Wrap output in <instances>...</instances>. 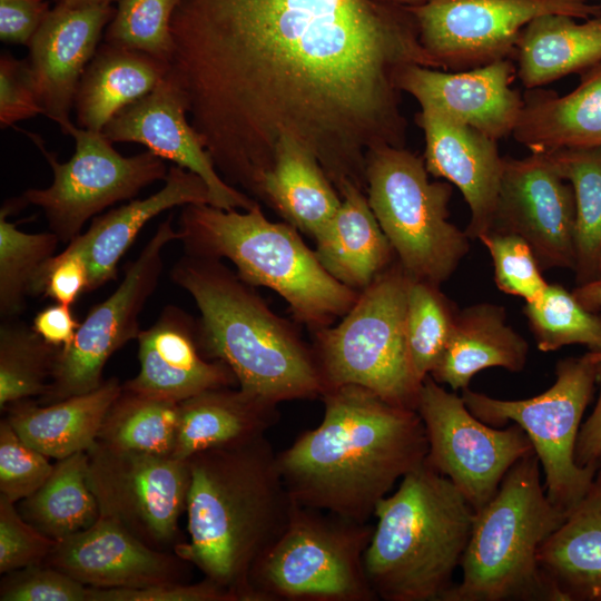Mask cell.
I'll use <instances>...</instances> for the list:
<instances>
[{
    "label": "cell",
    "instance_id": "12",
    "mask_svg": "<svg viewBox=\"0 0 601 601\" xmlns=\"http://www.w3.org/2000/svg\"><path fill=\"white\" fill-rule=\"evenodd\" d=\"M66 135L75 140V152L66 162L45 148L42 140L28 134L53 173L47 188H30L17 197L21 206L42 209L49 230L68 244L81 234L83 225L107 207L134 198L141 189L165 180L169 168L149 150L124 156L102 131L71 124Z\"/></svg>",
    "mask_w": 601,
    "mask_h": 601
},
{
    "label": "cell",
    "instance_id": "30",
    "mask_svg": "<svg viewBox=\"0 0 601 601\" xmlns=\"http://www.w3.org/2000/svg\"><path fill=\"white\" fill-rule=\"evenodd\" d=\"M169 68V62L148 53L99 45L75 96L78 126L102 131L119 111L151 92Z\"/></svg>",
    "mask_w": 601,
    "mask_h": 601
},
{
    "label": "cell",
    "instance_id": "5",
    "mask_svg": "<svg viewBox=\"0 0 601 601\" xmlns=\"http://www.w3.org/2000/svg\"><path fill=\"white\" fill-rule=\"evenodd\" d=\"M364 555L378 600L441 601L466 549L475 511L450 479L425 461L375 509Z\"/></svg>",
    "mask_w": 601,
    "mask_h": 601
},
{
    "label": "cell",
    "instance_id": "42",
    "mask_svg": "<svg viewBox=\"0 0 601 601\" xmlns=\"http://www.w3.org/2000/svg\"><path fill=\"white\" fill-rule=\"evenodd\" d=\"M479 239L492 257L494 282L501 292L522 297L525 303H534L543 296L549 283L522 237L490 230Z\"/></svg>",
    "mask_w": 601,
    "mask_h": 601
},
{
    "label": "cell",
    "instance_id": "27",
    "mask_svg": "<svg viewBox=\"0 0 601 601\" xmlns=\"http://www.w3.org/2000/svg\"><path fill=\"white\" fill-rule=\"evenodd\" d=\"M528 353L526 339L506 324L505 308L480 303L459 309L449 342L430 375L454 392L463 391L475 374L489 367L521 372Z\"/></svg>",
    "mask_w": 601,
    "mask_h": 601
},
{
    "label": "cell",
    "instance_id": "15",
    "mask_svg": "<svg viewBox=\"0 0 601 601\" xmlns=\"http://www.w3.org/2000/svg\"><path fill=\"white\" fill-rule=\"evenodd\" d=\"M416 412L428 442L425 462L452 481L475 513L494 497L508 471L534 451L521 426L480 421L462 396L445 391L431 375L422 383Z\"/></svg>",
    "mask_w": 601,
    "mask_h": 601
},
{
    "label": "cell",
    "instance_id": "21",
    "mask_svg": "<svg viewBox=\"0 0 601 601\" xmlns=\"http://www.w3.org/2000/svg\"><path fill=\"white\" fill-rule=\"evenodd\" d=\"M115 9L111 4L71 8L57 1L27 46L43 115L63 134L72 124L70 112L80 79Z\"/></svg>",
    "mask_w": 601,
    "mask_h": 601
},
{
    "label": "cell",
    "instance_id": "20",
    "mask_svg": "<svg viewBox=\"0 0 601 601\" xmlns=\"http://www.w3.org/2000/svg\"><path fill=\"white\" fill-rule=\"evenodd\" d=\"M515 75L511 59L452 72L408 65L400 71L397 85L421 108L434 109L499 141L512 135L522 110L523 98L511 87Z\"/></svg>",
    "mask_w": 601,
    "mask_h": 601
},
{
    "label": "cell",
    "instance_id": "44",
    "mask_svg": "<svg viewBox=\"0 0 601 601\" xmlns=\"http://www.w3.org/2000/svg\"><path fill=\"white\" fill-rule=\"evenodd\" d=\"M0 601H88V587L41 563L4 573Z\"/></svg>",
    "mask_w": 601,
    "mask_h": 601
},
{
    "label": "cell",
    "instance_id": "4",
    "mask_svg": "<svg viewBox=\"0 0 601 601\" xmlns=\"http://www.w3.org/2000/svg\"><path fill=\"white\" fill-rule=\"evenodd\" d=\"M169 276L198 307L200 353L225 363L242 392L275 405L322 396L313 347L221 259L184 253Z\"/></svg>",
    "mask_w": 601,
    "mask_h": 601
},
{
    "label": "cell",
    "instance_id": "11",
    "mask_svg": "<svg viewBox=\"0 0 601 601\" xmlns=\"http://www.w3.org/2000/svg\"><path fill=\"white\" fill-rule=\"evenodd\" d=\"M595 385V364L584 354L560 359L554 384L536 396L501 400L465 388L462 398L475 417L491 426L504 427L513 421L522 427L539 459L548 499L568 515L600 467H581L574 460L581 421Z\"/></svg>",
    "mask_w": 601,
    "mask_h": 601
},
{
    "label": "cell",
    "instance_id": "56",
    "mask_svg": "<svg viewBox=\"0 0 601 601\" xmlns=\"http://www.w3.org/2000/svg\"><path fill=\"white\" fill-rule=\"evenodd\" d=\"M600 466H601V460H600Z\"/></svg>",
    "mask_w": 601,
    "mask_h": 601
},
{
    "label": "cell",
    "instance_id": "36",
    "mask_svg": "<svg viewBox=\"0 0 601 601\" xmlns=\"http://www.w3.org/2000/svg\"><path fill=\"white\" fill-rule=\"evenodd\" d=\"M179 403L122 388L104 418L98 440L124 450L173 456Z\"/></svg>",
    "mask_w": 601,
    "mask_h": 601
},
{
    "label": "cell",
    "instance_id": "52",
    "mask_svg": "<svg viewBox=\"0 0 601 601\" xmlns=\"http://www.w3.org/2000/svg\"><path fill=\"white\" fill-rule=\"evenodd\" d=\"M572 294L578 302L587 309L600 312L601 309V277L598 279L577 286Z\"/></svg>",
    "mask_w": 601,
    "mask_h": 601
},
{
    "label": "cell",
    "instance_id": "51",
    "mask_svg": "<svg viewBox=\"0 0 601 601\" xmlns=\"http://www.w3.org/2000/svg\"><path fill=\"white\" fill-rule=\"evenodd\" d=\"M594 364L599 394L593 411L580 426L574 450L575 463L581 467L600 466L601 460V362Z\"/></svg>",
    "mask_w": 601,
    "mask_h": 601
},
{
    "label": "cell",
    "instance_id": "48",
    "mask_svg": "<svg viewBox=\"0 0 601 601\" xmlns=\"http://www.w3.org/2000/svg\"><path fill=\"white\" fill-rule=\"evenodd\" d=\"M88 601H239L230 590L204 578L197 583L169 582L142 588L88 587Z\"/></svg>",
    "mask_w": 601,
    "mask_h": 601
},
{
    "label": "cell",
    "instance_id": "38",
    "mask_svg": "<svg viewBox=\"0 0 601 601\" xmlns=\"http://www.w3.org/2000/svg\"><path fill=\"white\" fill-rule=\"evenodd\" d=\"M523 314L540 351L582 345L601 353V313L583 307L562 285L549 283L539 300L525 303Z\"/></svg>",
    "mask_w": 601,
    "mask_h": 601
},
{
    "label": "cell",
    "instance_id": "34",
    "mask_svg": "<svg viewBox=\"0 0 601 601\" xmlns=\"http://www.w3.org/2000/svg\"><path fill=\"white\" fill-rule=\"evenodd\" d=\"M87 452L57 460L45 483L19 501L22 518L56 542L90 528L98 502L87 483Z\"/></svg>",
    "mask_w": 601,
    "mask_h": 601
},
{
    "label": "cell",
    "instance_id": "13",
    "mask_svg": "<svg viewBox=\"0 0 601 601\" xmlns=\"http://www.w3.org/2000/svg\"><path fill=\"white\" fill-rule=\"evenodd\" d=\"M87 455V483L100 515L120 523L149 546L174 552L181 543L178 521L187 508V461L99 440Z\"/></svg>",
    "mask_w": 601,
    "mask_h": 601
},
{
    "label": "cell",
    "instance_id": "10",
    "mask_svg": "<svg viewBox=\"0 0 601 601\" xmlns=\"http://www.w3.org/2000/svg\"><path fill=\"white\" fill-rule=\"evenodd\" d=\"M366 191L372 211L410 277L441 285L469 253V236L449 221L452 186L430 181L424 159L403 147L368 154Z\"/></svg>",
    "mask_w": 601,
    "mask_h": 601
},
{
    "label": "cell",
    "instance_id": "22",
    "mask_svg": "<svg viewBox=\"0 0 601 601\" xmlns=\"http://www.w3.org/2000/svg\"><path fill=\"white\" fill-rule=\"evenodd\" d=\"M416 122L425 138L424 162L434 177L456 186L470 209V239L492 227L503 168L497 141L431 108H421Z\"/></svg>",
    "mask_w": 601,
    "mask_h": 601
},
{
    "label": "cell",
    "instance_id": "40",
    "mask_svg": "<svg viewBox=\"0 0 601 601\" xmlns=\"http://www.w3.org/2000/svg\"><path fill=\"white\" fill-rule=\"evenodd\" d=\"M459 309L439 285L413 279L407 289L406 339L420 381L431 374L444 351Z\"/></svg>",
    "mask_w": 601,
    "mask_h": 601
},
{
    "label": "cell",
    "instance_id": "19",
    "mask_svg": "<svg viewBox=\"0 0 601 601\" xmlns=\"http://www.w3.org/2000/svg\"><path fill=\"white\" fill-rule=\"evenodd\" d=\"M43 563L93 588L186 582L190 564L175 552L149 546L102 515L90 528L58 541Z\"/></svg>",
    "mask_w": 601,
    "mask_h": 601
},
{
    "label": "cell",
    "instance_id": "6",
    "mask_svg": "<svg viewBox=\"0 0 601 601\" xmlns=\"http://www.w3.org/2000/svg\"><path fill=\"white\" fill-rule=\"evenodd\" d=\"M177 231L185 254L228 259L244 282L276 292L313 331L344 316L358 297L322 266L294 226L270 221L258 204L243 213L185 205Z\"/></svg>",
    "mask_w": 601,
    "mask_h": 601
},
{
    "label": "cell",
    "instance_id": "29",
    "mask_svg": "<svg viewBox=\"0 0 601 601\" xmlns=\"http://www.w3.org/2000/svg\"><path fill=\"white\" fill-rule=\"evenodd\" d=\"M121 391L122 384L111 377L91 392L56 403L42 405L31 398L11 403L4 408V417L29 445L61 460L91 447Z\"/></svg>",
    "mask_w": 601,
    "mask_h": 601
},
{
    "label": "cell",
    "instance_id": "18",
    "mask_svg": "<svg viewBox=\"0 0 601 601\" xmlns=\"http://www.w3.org/2000/svg\"><path fill=\"white\" fill-rule=\"evenodd\" d=\"M102 132L112 144L144 145L164 160L198 175L208 188L209 205L214 207L247 210L257 204L217 171L200 135L188 119L186 97L170 70L151 92L119 111Z\"/></svg>",
    "mask_w": 601,
    "mask_h": 601
},
{
    "label": "cell",
    "instance_id": "41",
    "mask_svg": "<svg viewBox=\"0 0 601 601\" xmlns=\"http://www.w3.org/2000/svg\"><path fill=\"white\" fill-rule=\"evenodd\" d=\"M179 0H118L104 42L148 53L170 63L171 19Z\"/></svg>",
    "mask_w": 601,
    "mask_h": 601
},
{
    "label": "cell",
    "instance_id": "33",
    "mask_svg": "<svg viewBox=\"0 0 601 601\" xmlns=\"http://www.w3.org/2000/svg\"><path fill=\"white\" fill-rule=\"evenodd\" d=\"M258 197L269 203L288 224L312 237L342 203L314 155L288 136L276 146L274 165L260 181Z\"/></svg>",
    "mask_w": 601,
    "mask_h": 601
},
{
    "label": "cell",
    "instance_id": "39",
    "mask_svg": "<svg viewBox=\"0 0 601 601\" xmlns=\"http://www.w3.org/2000/svg\"><path fill=\"white\" fill-rule=\"evenodd\" d=\"M9 210H0V316L18 318L27 307L30 285L39 268L60 243L52 231L28 234L8 221Z\"/></svg>",
    "mask_w": 601,
    "mask_h": 601
},
{
    "label": "cell",
    "instance_id": "49",
    "mask_svg": "<svg viewBox=\"0 0 601 601\" xmlns=\"http://www.w3.org/2000/svg\"><path fill=\"white\" fill-rule=\"evenodd\" d=\"M50 11L46 0H0V39L28 46Z\"/></svg>",
    "mask_w": 601,
    "mask_h": 601
},
{
    "label": "cell",
    "instance_id": "57",
    "mask_svg": "<svg viewBox=\"0 0 601 601\" xmlns=\"http://www.w3.org/2000/svg\"><path fill=\"white\" fill-rule=\"evenodd\" d=\"M601 1V0H600Z\"/></svg>",
    "mask_w": 601,
    "mask_h": 601
},
{
    "label": "cell",
    "instance_id": "32",
    "mask_svg": "<svg viewBox=\"0 0 601 601\" xmlns=\"http://www.w3.org/2000/svg\"><path fill=\"white\" fill-rule=\"evenodd\" d=\"M566 14H543L521 31L514 56L516 76L538 89L601 61V16L579 22Z\"/></svg>",
    "mask_w": 601,
    "mask_h": 601
},
{
    "label": "cell",
    "instance_id": "45",
    "mask_svg": "<svg viewBox=\"0 0 601 601\" xmlns=\"http://www.w3.org/2000/svg\"><path fill=\"white\" fill-rule=\"evenodd\" d=\"M56 541L27 522L16 503L0 495V573L46 561Z\"/></svg>",
    "mask_w": 601,
    "mask_h": 601
},
{
    "label": "cell",
    "instance_id": "8",
    "mask_svg": "<svg viewBox=\"0 0 601 601\" xmlns=\"http://www.w3.org/2000/svg\"><path fill=\"white\" fill-rule=\"evenodd\" d=\"M410 280L395 259L359 292L336 326L314 331L313 351L325 390L357 385L416 411L423 382L414 372L406 339Z\"/></svg>",
    "mask_w": 601,
    "mask_h": 601
},
{
    "label": "cell",
    "instance_id": "53",
    "mask_svg": "<svg viewBox=\"0 0 601 601\" xmlns=\"http://www.w3.org/2000/svg\"><path fill=\"white\" fill-rule=\"evenodd\" d=\"M117 1L118 0H58V2H61L71 8H80V7H89V6H110Z\"/></svg>",
    "mask_w": 601,
    "mask_h": 601
},
{
    "label": "cell",
    "instance_id": "43",
    "mask_svg": "<svg viewBox=\"0 0 601 601\" xmlns=\"http://www.w3.org/2000/svg\"><path fill=\"white\" fill-rule=\"evenodd\" d=\"M24 442L6 417L0 421V495L13 503L36 492L55 464Z\"/></svg>",
    "mask_w": 601,
    "mask_h": 601
},
{
    "label": "cell",
    "instance_id": "14",
    "mask_svg": "<svg viewBox=\"0 0 601 601\" xmlns=\"http://www.w3.org/2000/svg\"><path fill=\"white\" fill-rule=\"evenodd\" d=\"M436 68L467 70L511 59L522 29L543 14L601 16L589 0H420L407 4Z\"/></svg>",
    "mask_w": 601,
    "mask_h": 601
},
{
    "label": "cell",
    "instance_id": "31",
    "mask_svg": "<svg viewBox=\"0 0 601 601\" xmlns=\"http://www.w3.org/2000/svg\"><path fill=\"white\" fill-rule=\"evenodd\" d=\"M279 420L277 405L230 386L204 391L179 403V424L173 456L230 446L259 436Z\"/></svg>",
    "mask_w": 601,
    "mask_h": 601
},
{
    "label": "cell",
    "instance_id": "7",
    "mask_svg": "<svg viewBox=\"0 0 601 601\" xmlns=\"http://www.w3.org/2000/svg\"><path fill=\"white\" fill-rule=\"evenodd\" d=\"M540 469L534 451L519 460L475 513L460 564L462 580L441 601H561L538 552L566 513L548 499Z\"/></svg>",
    "mask_w": 601,
    "mask_h": 601
},
{
    "label": "cell",
    "instance_id": "2",
    "mask_svg": "<svg viewBox=\"0 0 601 601\" xmlns=\"http://www.w3.org/2000/svg\"><path fill=\"white\" fill-rule=\"evenodd\" d=\"M318 426L277 453L294 501L366 523L396 481L422 465L428 452L415 410L393 405L357 385L326 388Z\"/></svg>",
    "mask_w": 601,
    "mask_h": 601
},
{
    "label": "cell",
    "instance_id": "24",
    "mask_svg": "<svg viewBox=\"0 0 601 601\" xmlns=\"http://www.w3.org/2000/svg\"><path fill=\"white\" fill-rule=\"evenodd\" d=\"M164 181L155 194L93 217L89 228L71 240L88 264L87 293L116 278L120 258L154 217L176 206L210 203L205 181L188 169L174 165Z\"/></svg>",
    "mask_w": 601,
    "mask_h": 601
},
{
    "label": "cell",
    "instance_id": "35",
    "mask_svg": "<svg viewBox=\"0 0 601 601\" xmlns=\"http://www.w3.org/2000/svg\"><path fill=\"white\" fill-rule=\"evenodd\" d=\"M575 196V283L601 277V146L544 152Z\"/></svg>",
    "mask_w": 601,
    "mask_h": 601
},
{
    "label": "cell",
    "instance_id": "16",
    "mask_svg": "<svg viewBox=\"0 0 601 601\" xmlns=\"http://www.w3.org/2000/svg\"><path fill=\"white\" fill-rule=\"evenodd\" d=\"M178 231L169 216L160 223L138 257L129 263L116 290L95 305L80 323L73 341L60 348L47 392L37 402L46 405L83 394L102 384V371L119 348L140 333L139 315L158 286L162 250Z\"/></svg>",
    "mask_w": 601,
    "mask_h": 601
},
{
    "label": "cell",
    "instance_id": "9",
    "mask_svg": "<svg viewBox=\"0 0 601 601\" xmlns=\"http://www.w3.org/2000/svg\"><path fill=\"white\" fill-rule=\"evenodd\" d=\"M374 525L296 505L280 536L253 565V601H376L364 555Z\"/></svg>",
    "mask_w": 601,
    "mask_h": 601
},
{
    "label": "cell",
    "instance_id": "25",
    "mask_svg": "<svg viewBox=\"0 0 601 601\" xmlns=\"http://www.w3.org/2000/svg\"><path fill=\"white\" fill-rule=\"evenodd\" d=\"M338 194L339 208L313 236L315 254L334 278L361 292L396 256L363 190L345 181Z\"/></svg>",
    "mask_w": 601,
    "mask_h": 601
},
{
    "label": "cell",
    "instance_id": "26",
    "mask_svg": "<svg viewBox=\"0 0 601 601\" xmlns=\"http://www.w3.org/2000/svg\"><path fill=\"white\" fill-rule=\"evenodd\" d=\"M579 85L558 96L531 89L513 138L531 152L601 146V61L580 73Z\"/></svg>",
    "mask_w": 601,
    "mask_h": 601
},
{
    "label": "cell",
    "instance_id": "47",
    "mask_svg": "<svg viewBox=\"0 0 601 601\" xmlns=\"http://www.w3.org/2000/svg\"><path fill=\"white\" fill-rule=\"evenodd\" d=\"M43 114L33 76L27 59H17L9 52L0 56V127H14L17 122Z\"/></svg>",
    "mask_w": 601,
    "mask_h": 601
},
{
    "label": "cell",
    "instance_id": "3",
    "mask_svg": "<svg viewBox=\"0 0 601 601\" xmlns=\"http://www.w3.org/2000/svg\"><path fill=\"white\" fill-rule=\"evenodd\" d=\"M186 461L189 540L174 552L239 601H253L250 570L284 532L297 505L282 479L277 452L263 435Z\"/></svg>",
    "mask_w": 601,
    "mask_h": 601
},
{
    "label": "cell",
    "instance_id": "1",
    "mask_svg": "<svg viewBox=\"0 0 601 601\" xmlns=\"http://www.w3.org/2000/svg\"><path fill=\"white\" fill-rule=\"evenodd\" d=\"M171 35L190 124L254 195L285 136L336 190H366L368 154L404 142L400 71L436 68L410 7L383 0H179Z\"/></svg>",
    "mask_w": 601,
    "mask_h": 601
},
{
    "label": "cell",
    "instance_id": "55",
    "mask_svg": "<svg viewBox=\"0 0 601 601\" xmlns=\"http://www.w3.org/2000/svg\"><path fill=\"white\" fill-rule=\"evenodd\" d=\"M383 1H390V2H395V3H401V4H413V3L418 2L420 0H383Z\"/></svg>",
    "mask_w": 601,
    "mask_h": 601
},
{
    "label": "cell",
    "instance_id": "50",
    "mask_svg": "<svg viewBox=\"0 0 601 601\" xmlns=\"http://www.w3.org/2000/svg\"><path fill=\"white\" fill-rule=\"evenodd\" d=\"M79 325L69 305L56 303L38 312L31 327L46 342L62 348L73 341Z\"/></svg>",
    "mask_w": 601,
    "mask_h": 601
},
{
    "label": "cell",
    "instance_id": "23",
    "mask_svg": "<svg viewBox=\"0 0 601 601\" xmlns=\"http://www.w3.org/2000/svg\"><path fill=\"white\" fill-rule=\"evenodd\" d=\"M138 374L122 388L181 402L204 391L237 383L220 361L203 356L196 337V321L181 308L166 306L158 319L138 337Z\"/></svg>",
    "mask_w": 601,
    "mask_h": 601
},
{
    "label": "cell",
    "instance_id": "17",
    "mask_svg": "<svg viewBox=\"0 0 601 601\" xmlns=\"http://www.w3.org/2000/svg\"><path fill=\"white\" fill-rule=\"evenodd\" d=\"M575 221L574 190L545 154L503 158L490 230L522 237L542 272L551 268L573 270Z\"/></svg>",
    "mask_w": 601,
    "mask_h": 601
},
{
    "label": "cell",
    "instance_id": "54",
    "mask_svg": "<svg viewBox=\"0 0 601 601\" xmlns=\"http://www.w3.org/2000/svg\"><path fill=\"white\" fill-rule=\"evenodd\" d=\"M585 355L592 363L601 362V353L587 352Z\"/></svg>",
    "mask_w": 601,
    "mask_h": 601
},
{
    "label": "cell",
    "instance_id": "37",
    "mask_svg": "<svg viewBox=\"0 0 601 601\" xmlns=\"http://www.w3.org/2000/svg\"><path fill=\"white\" fill-rule=\"evenodd\" d=\"M0 326V410L14 402L41 397L48 390L60 347L17 318Z\"/></svg>",
    "mask_w": 601,
    "mask_h": 601
},
{
    "label": "cell",
    "instance_id": "28",
    "mask_svg": "<svg viewBox=\"0 0 601 601\" xmlns=\"http://www.w3.org/2000/svg\"><path fill=\"white\" fill-rule=\"evenodd\" d=\"M538 562L561 601H601V466L584 496L539 549Z\"/></svg>",
    "mask_w": 601,
    "mask_h": 601
},
{
    "label": "cell",
    "instance_id": "46",
    "mask_svg": "<svg viewBox=\"0 0 601 601\" xmlns=\"http://www.w3.org/2000/svg\"><path fill=\"white\" fill-rule=\"evenodd\" d=\"M89 269L86 257L72 244L48 259L35 275L29 296L49 297L56 303L71 306L87 293Z\"/></svg>",
    "mask_w": 601,
    "mask_h": 601
}]
</instances>
